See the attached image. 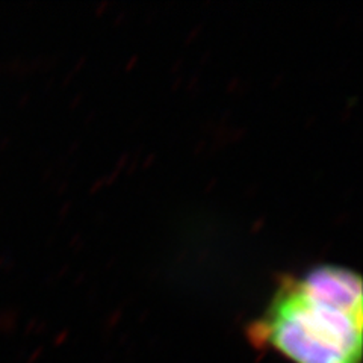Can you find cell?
I'll use <instances>...</instances> for the list:
<instances>
[{"label": "cell", "instance_id": "1", "mask_svg": "<svg viewBox=\"0 0 363 363\" xmlns=\"http://www.w3.org/2000/svg\"><path fill=\"white\" fill-rule=\"evenodd\" d=\"M362 306L357 272L318 265L280 280L265 312L248 325V339L292 363H360Z\"/></svg>", "mask_w": 363, "mask_h": 363}]
</instances>
